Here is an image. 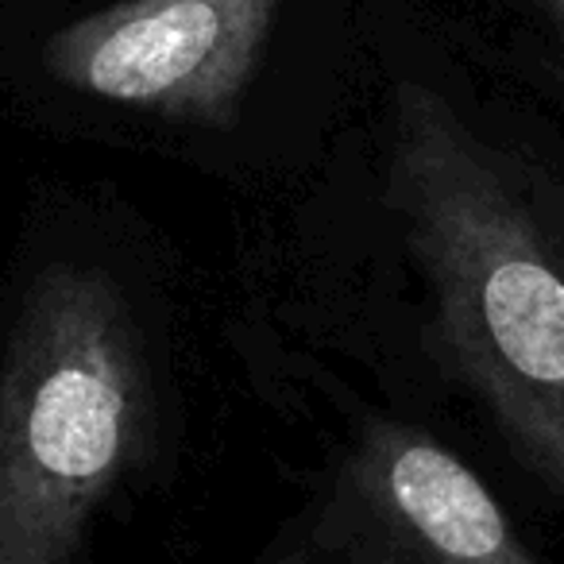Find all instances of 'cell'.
Returning a JSON list of instances; mask_svg holds the SVG:
<instances>
[{
    "mask_svg": "<svg viewBox=\"0 0 564 564\" xmlns=\"http://www.w3.org/2000/svg\"><path fill=\"white\" fill-rule=\"evenodd\" d=\"M387 202L422 267L433 329L525 464L564 499V194L402 82Z\"/></svg>",
    "mask_w": 564,
    "mask_h": 564,
    "instance_id": "1",
    "label": "cell"
},
{
    "mask_svg": "<svg viewBox=\"0 0 564 564\" xmlns=\"http://www.w3.org/2000/svg\"><path fill=\"white\" fill-rule=\"evenodd\" d=\"M143 410L124 294L97 267L51 263L0 364V564H74L140 448Z\"/></svg>",
    "mask_w": 564,
    "mask_h": 564,
    "instance_id": "2",
    "label": "cell"
},
{
    "mask_svg": "<svg viewBox=\"0 0 564 564\" xmlns=\"http://www.w3.org/2000/svg\"><path fill=\"white\" fill-rule=\"evenodd\" d=\"M282 0H120L43 43L58 86L202 128L240 120Z\"/></svg>",
    "mask_w": 564,
    "mask_h": 564,
    "instance_id": "3",
    "label": "cell"
},
{
    "mask_svg": "<svg viewBox=\"0 0 564 564\" xmlns=\"http://www.w3.org/2000/svg\"><path fill=\"white\" fill-rule=\"evenodd\" d=\"M348 476L414 561L538 564L484 479L410 425H371Z\"/></svg>",
    "mask_w": 564,
    "mask_h": 564,
    "instance_id": "4",
    "label": "cell"
},
{
    "mask_svg": "<svg viewBox=\"0 0 564 564\" xmlns=\"http://www.w3.org/2000/svg\"><path fill=\"white\" fill-rule=\"evenodd\" d=\"M352 484V499L333 502L306 525L271 564H406V549L394 538L387 518L371 507L368 495Z\"/></svg>",
    "mask_w": 564,
    "mask_h": 564,
    "instance_id": "5",
    "label": "cell"
},
{
    "mask_svg": "<svg viewBox=\"0 0 564 564\" xmlns=\"http://www.w3.org/2000/svg\"><path fill=\"white\" fill-rule=\"evenodd\" d=\"M541 9H545V17L553 20V28H556V35L564 40V0H538Z\"/></svg>",
    "mask_w": 564,
    "mask_h": 564,
    "instance_id": "6",
    "label": "cell"
}]
</instances>
